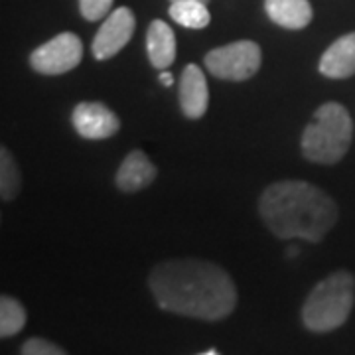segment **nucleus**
<instances>
[{
	"label": "nucleus",
	"instance_id": "nucleus-1",
	"mask_svg": "<svg viewBox=\"0 0 355 355\" xmlns=\"http://www.w3.org/2000/svg\"><path fill=\"white\" fill-rule=\"evenodd\" d=\"M148 286L158 306L178 316L217 322L237 306V288L225 268L203 259H170L154 266Z\"/></svg>",
	"mask_w": 355,
	"mask_h": 355
},
{
	"label": "nucleus",
	"instance_id": "nucleus-2",
	"mask_svg": "<svg viewBox=\"0 0 355 355\" xmlns=\"http://www.w3.org/2000/svg\"><path fill=\"white\" fill-rule=\"evenodd\" d=\"M259 216L279 239L320 243L338 223V203L318 186L302 180L270 184L259 200Z\"/></svg>",
	"mask_w": 355,
	"mask_h": 355
},
{
	"label": "nucleus",
	"instance_id": "nucleus-3",
	"mask_svg": "<svg viewBox=\"0 0 355 355\" xmlns=\"http://www.w3.org/2000/svg\"><path fill=\"white\" fill-rule=\"evenodd\" d=\"M354 139V121L347 109L330 101L318 107L302 132V154L314 164H338L347 154Z\"/></svg>",
	"mask_w": 355,
	"mask_h": 355
},
{
	"label": "nucleus",
	"instance_id": "nucleus-4",
	"mask_svg": "<svg viewBox=\"0 0 355 355\" xmlns=\"http://www.w3.org/2000/svg\"><path fill=\"white\" fill-rule=\"evenodd\" d=\"M355 304V277L349 270H336L320 280L302 304V324L314 334L342 328Z\"/></svg>",
	"mask_w": 355,
	"mask_h": 355
},
{
	"label": "nucleus",
	"instance_id": "nucleus-5",
	"mask_svg": "<svg viewBox=\"0 0 355 355\" xmlns=\"http://www.w3.org/2000/svg\"><path fill=\"white\" fill-rule=\"evenodd\" d=\"M263 62V51L251 40H239L227 46L207 51L205 67L217 79L245 81L259 71Z\"/></svg>",
	"mask_w": 355,
	"mask_h": 355
},
{
	"label": "nucleus",
	"instance_id": "nucleus-6",
	"mask_svg": "<svg viewBox=\"0 0 355 355\" xmlns=\"http://www.w3.org/2000/svg\"><path fill=\"white\" fill-rule=\"evenodd\" d=\"M83 60V42L73 32H62L30 53V65L42 76H64Z\"/></svg>",
	"mask_w": 355,
	"mask_h": 355
},
{
	"label": "nucleus",
	"instance_id": "nucleus-7",
	"mask_svg": "<svg viewBox=\"0 0 355 355\" xmlns=\"http://www.w3.org/2000/svg\"><path fill=\"white\" fill-rule=\"evenodd\" d=\"M135 28H137L135 12L128 6H119L103 20L99 32L95 34L91 44L93 58L99 62L114 58L130 42Z\"/></svg>",
	"mask_w": 355,
	"mask_h": 355
},
{
	"label": "nucleus",
	"instance_id": "nucleus-8",
	"mask_svg": "<svg viewBox=\"0 0 355 355\" xmlns=\"http://www.w3.org/2000/svg\"><path fill=\"white\" fill-rule=\"evenodd\" d=\"M71 123L77 135L85 140L111 139L121 128L119 116L107 105L97 101L79 103L71 113Z\"/></svg>",
	"mask_w": 355,
	"mask_h": 355
},
{
	"label": "nucleus",
	"instance_id": "nucleus-9",
	"mask_svg": "<svg viewBox=\"0 0 355 355\" xmlns=\"http://www.w3.org/2000/svg\"><path fill=\"white\" fill-rule=\"evenodd\" d=\"M180 109L188 119H202L209 105V89L202 67L196 64L186 65L178 85Z\"/></svg>",
	"mask_w": 355,
	"mask_h": 355
},
{
	"label": "nucleus",
	"instance_id": "nucleus-10",
	"mask_svg": "<svg viewBox=\"0 0 355 355\" xmlns=\"http://www.w3.org/2000/svg\"><path fill=\"white\" fill-rule=\"evenodd\" d=\"M156 174H158V170L150 162V158L142 150H132L127 154L121 168L116 170L114 184L125 193H137V191L144 190L146 186H150L156 180Z\"/></svg>",
	"mask_w": 355,
	"mask_h": 355
},
{
	"label": "nucleus",
	"instance_id": "nucleus-11",
	"mask_svg": "<svg viewBox=\"0 0 355 355\" xmlns=\"http://www.w3.org/2000/svg\"><path fill=\"white\" fill-rule=\"evenodd\" d=\"M320 73L328 79H347L355 76V32L338 38L322 53Z\"/></svg>",
	"mask_w": 355,
	"mask_h": 355
},
{
	"label": "nucleus",
	"instance_id": "nucleus-12",
	"mask_svg": "<svg viewBox=\"0 0 355 355\" xmlns=\"http://www.w3.org/2000/svg\"><path fill=\"white\" fill-rule=\"evenodd\" d=\"M146 55L156 69H166L176 60V36L164 20H153L146 30Z\"/></svg>",
	"mask_w": 355,
	"mask_h": 355
},
{
	"label": "nucleus",
	"instance_id": "nucleus-13",
	"mask_svg": "<svg viewBox=\"0 0 355 355\" xmlns=\"http://www.w3.org/2000/svg\"><path fill=\"white\" fill-rule=\"evenodd\" d=\"M266 16L286 30H302L312 22L310 0H265Z\"/></svg>",
	"mask_w": 355,
	"mask_h": 355
},
{
	"label": "nucleus",
	"instance_id": "nucleus-14",
	"mask_svg": "<svg viewBox=\"0 0 355 355\" xmlns=\"http://www.w3.org/2000/svg\"><path fill=\"white\" fill-rule=\"evenodd\" d=\"M168 14L176 24L184 26L188 30H203L211 22L207 2H202V0H174L170 4Z\"/></svg>",
	"mask_w": 355,
	"mask_h": 355
},
{
	"label": "nucleus",
	"instance_id": "nucleus-15",
	"mask_svg": "<svg viewBox=\"0 0 355 355\" xmlns=\"http://www.w3.org/2000/svg\"><path fill=\"white\" fill-rule=\"evenodd\" d=\"M20 186H22V178H20V170L14 162L12 153L2 146L0 148V196L4 202H12L14 198L20 193Z\"/></svg>",
	"mask_w": 355,
	"mask_h": 355
},
{
	"label": "nucleus",
	"instance_id": "nucleus-16",
	"mask_svg": "<svg viewBox=\"0 0 355 355\" xmlns=\"http://www.w3.org/2000/svg\"><path fill=\"white\" fill-rule=\"evenodd\" d=\"M26 326V310L12 296H2L0 298V336L2 338H12L18 331L24 330Z\"/></svg>",
	"mask_w": 355,
	"mask_h": 355
},
{
	"label": "nucleus",
	"instance_id": "nucleus-17",
	"mask_svg": "<svg viewBox=\"0 0 355 355\" xmlns=\"http://www.w3.org/2000/svg\"><path fill=\"white\" fill-rule=\"evenodd\" d=\"M113 0H79V12L87 22H97L111 14Z\"/></svg>",
	"mask_w": 355,
	"mask_h": 355
},
{
	"label": "nucleus",
	"instance_id": "nucleus-18",
	"mask_svg": "<svg viewBox=\"0 0 355 355\" xmlns=\"http://www.w3.org/2000/svg\"><path fill=\"white\" fill-rule=\"evenodd\" d=\"M24 355H64L65 349L55 345L53 342H48L44 338H30L28 342H24L22 349Z\"/></svg>",
	"mask_w": 355,
	"mask_h": 355
},
{
	"label": "nucleus",
	"instance_id": "nucleus-19",
	"mask_svg": "<svg viewBox=\"0 0 355 355\" xmlns=\"http://www.w3.org/2000/svg\"><path fill=\"white\" fill-rule=\"evenodd\" d=\"M160 83H162V85H166V87H170V85L174 83V76H172L170 71L162 69V73H160Z\"/></svg>",
	"mask_w": 355,
	"mask_h": 355
},
{
	"label": "nucleus",
	"instance_id": "nucleus-20",
	"mask_svg": "<svg viewBox=\"0 0 355 355\" xmlns=\"http://www.w3.org/2000/svg\"><path fill=\"white\" fill-rule=\"evenodd\" d=\"M172 2H174V0H172ZM202 2H209V0H202Z\"/></svg>",
	"mask_w": 355,
	"mask_h": 355
}]
</instances>
